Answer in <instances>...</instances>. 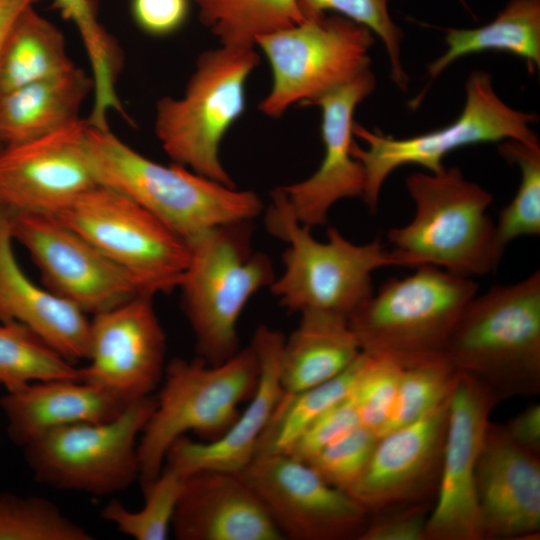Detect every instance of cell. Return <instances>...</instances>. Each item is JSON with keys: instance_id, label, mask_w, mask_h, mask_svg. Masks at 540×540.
Listing matches in <instances>:
<instances>
[{"instance_id": "6da1fadb", "label": "cell", "mask_w": 540, "mask_h": 540, "mask_svg": "<svg viewBox=\"0 0 540 540\" xmlns=\"http://www.w3.org/2000/svg\"><path fill=\"white\" fill-rule=\"evenodd\" d=\"M85 148L99 185L126 195L186 241L219 225L253 220L263 211L254 191L226 186L174 162H155L109 128L88 123Z\"/></svg>"}, {"instance_id": "7a4b0ae2", "label": "cell", "mask_w": 540, "mask_h": 540, "mask_svg": "<svg viewBox=\"0 0 540 540\" xmlns=\"http://www.w3.org/2000/svg\"><path fill=\"white\" fill-rule=\"evenodd\" d=\"M413 219L388 232L398 266H435L472 278L497 268L504 250L487 215L493 196L467 180L458 167L406 178Z\"/></svg>"}, {"instance_id": "3957f363", "label": "cell", "mask_w": 540, "mask_h": 540, "mask_svg": "<svg viewBox=\"0 0 540 540\" xmlns=\"http://www.w3.org/2000/svg\"><path fill=\"white\" fill-rule=\"evenodd\" d=\"M445 359L497 401L540 391V271L472 298L445 347Z\"/></svg>"}, {"instance_id": "277c9868", "label": "cell", "mask_w": 540, "mask_h": 540, "mask_svg": "<svg viewBox=\"0 0 540 540\" xmlns=\"http://www.w3.org/2000/svg\"><path fill=\"white\" fill-rule=\"evenodd\" d=\"M253 220L216 226L187 241L190 260L178 288L198 357L219 365L241 348L240 315L276 275L270 257L252 250Z\"/></svg>"}, {"instance_id": "5b68a950", "label": "cell", "mask_w": 540, "mask_h": 540, "mask_svg": "<svg viewBox=\"0 0 540 540\" xmlns=\"http://www.w3.org/2000/svg\"><path fill=\"white\" fill-rule=\"evenodd\" d=\"M478 285L424 265L384 283L347 319L361 351L407 368L444 357L447 341Z\"/></svg>"}, {"instance_id": "8992f818", "label": "cell", "mask_w": 540, "mask_h": 540, "mask_svg": "<svg viewBox=\"0 0 540 540\" xmlns=\"http://www.w3.org/2000/svg\"><path fill=\"white\" fill-rule=\"evenodd\" d=\"M259 373L251 345L219 365L200 357L170 361L139 438L141 488L160 475L169 448L181 436L193 432L205 442L221 437L238 418L240 404L253 396Z\"/></svg>"}, {"instance_id": "52a82bcc", "label": "cell", "mask_w": 540, "mask_h": 540, "mask_svg": "<svg viewBox=\"0 0 540 540\" xmlns=\"http://www.w3.org/2000/svg\"><path fill=\"white\" fill-rule=\"evenodd\" d=\"M266 225L288 244L282 254L283 273L269 289L289 312L314 309L348 317L374 293L373 272L398 266L379 239L359 245L329 228L327 241L316 240L311 228L292 215L277 189L272 192Z\"/></svg>"}, {"instance_id": "ba28073f", "label": "cell", "mask_w": 540, "mask_h": 540, "mask_svg": "<svg viewBox=\"0 0 540 540\" xmlns=\"http://www.w3.org/2000/svg\"><path fill=\"white\" fill-rule=\"evenodd\" d=\"M254 47L202 52L179 98L156 103L154 130L172 162L229 187H236L220 159V145L245 110L246 83L258 66Z\"/></svg>"}, {"instance_id": "9c48e42d", "label": "cell", "mask_w": 540, "mask_h": 540, "mask_svg": "<svg viewBox=\"0 0 540 540\" xmlns=\"http://www.w3.org/2000/svg\"><path fill=\"white\" fill-rule=\"evenodd\" d=\"M465 103L461 114L452 123L424 134L395 138L380 131H371L354 122L353 134L366 143L355 141L352 156L365 171L362 196L371 213L377 211L381 188L397 168L419 165L430 173H440L446 167L445 156L464 146L516 140L539 145L531 124L537 115L516 110L495 92L492 77L482 70L473 71L465 83Z\"/></svg>"}, {"instance_id": "30bf717a", "label": "cell", "mask_w": 540, "mask_h": 540, "mask_svg": "<svg viewBox=\"0 0 540 540\" xmlns=\"http://www.w3.org/2000/svg\"><path fill=\"white\" fill-rule=\"evenodd\" d=\"M373 33L338 14L304 20L260 37L272 86L259 110L281 117L292 105H311L370 69Z\"/></svg>"}, {"instance_id": "8fae6325", "label": "cell", "mask_w": 540, "mask_h": 540, "mask_svg": "<svg viewBox=\"0 0 540 540\" xmlns=\"http://www.w3.org/2000/svg\"><path fill=\"white\" fill-rule=\"evenodd\" d=\"M156 405L149 395L116 418L55 429L23 447L37 481L56 489L106 496L139 480L138 443Z\"/></svg>"}, {"instance_id": "7c38bea8", "label": "cell", "mask_w": 540, "mask_h": 540, "mask_svg": "<svg viewBox=\"0 0 540 540\" xmlns=\"http://www.w3.org/2000/svg\"><path fill=\"white\" fill-rule=\"evenodd\" d=\"M55 216L126 270L146 294L177 288L188 267L187 241L111 188L98 184Z\"/></svg>"}, {"instance_id": "4fadbf2b", "label": "cell", "mask_w": 540, "mask_h": 540, "mask_svg": "<svg viewBox=\"0 0 540 540\" xmlns=\"http://www.w3.org/2000/svg\"><path fill=\"white\" fill-rule=\"evenodd\" d=\"M239 475L284 539L358 540L368 523L369 513L349 493L288 454L254 457Z\"/></svg>"}, {"instance_id": "5bb4252c", "label": "cell", "mask_w": 540, "mask_h": 540, "mask_svg": "<svg viewBox=\"0 0 540 540\" xmlns=\"http://www.w3.org/2000/svg\"><path fill=\"white\" fill-rule=\"evenodd\" d=\"M4 210L13 240L29 252L50 290L86 314L144 293L126 270L55 215Z\"/></svg>"}, {"instance_id": "9a60e30c", "label": "cell", "mask_w": 540, "mask_h": 540, "mask_svg": "<svg viewBox=\"0 0 540 540\" xmlns=\"http://www.w3.org/2000/svg\"><path fill=\"white\" fill-rule=\"evenodd\" d=\"M87 119L0 148V207L57 215L98 185L85 148Z\"/></svg>"}, {"instance_id": "2e32d148", "label": "cell", "mask_w": 540, "mask_h": 540, "mask_svg": "<svg viewBox=\"0 0 540 540\" xmlns=\"http://www.w3.org/2000/svg\"><path fill=\"white\" fill-rule=\"evenodd\" d=\"M497 403L486 387L458 371L449 400L442 472L427 521L426 540H482L475 468Z\"/></svg>"}, {"instance_id": "e0dca14e", "label": "cell", "mask_w": 540, "mask_h": 540, "mask_svg": "<svg viewBox=\"0 0 540 540\" xmlns=\"http://www.w3.org/2000/svg\"><path fill=\"white\" fill-rule=\"evenodd\" d=\"M152 297L141 293L94 314L82 381L129 403L151 395L163 379L166 355V337Z\"/></svg>"}, {"instance_id": "ac0fdd59", "label": "cell", "mask_w": 540, "mask_h": 540, "mask_svg": "<svg viewBox=\"0 0 540 540\" xmlns=\"http://www.w3.org/2000/svg\"><path fill=\"white\" fill-rule=\"evenodd\" d=\"M449 400L450 396L418 420L378 438L365 471L347 491L369 515L435 501L449 424Z\"/></svg>"}, {"instance_id": "d6986e66", "label": "cell", "mask_w": 540, "mask_h": 540, "mask_svg": "<svg viewBox=\"0 0 540 540\" xmlns=\"http://www.w3.org/2000/svg\"><path fill=\"white\" fill-rule=\"evenodd\" d=\"M375 87V75L368 69L311 104L322 112L323 159L308 178L276 188L302 225L309 228L325 225L335 203L345 198H362L365 171L351 153L354 113Z\"/></svg>"}, {"instance_id": "ffe728a7", "label": "cell", "mask_w": 540, "mask_h": 540, "mask_svg": "<svg viewBox=\"0 0 540 540\" xmlns=\"http://www.w3.org/2000/svg\"><path fill=\"white\" fill-rule=\"evenodd\" d=\"M482 540L540 535V455L515 443L504 424L489 422L476 462Z\"/></svg>"}, {"instance_id": "44dd1931", "label": "cell", "mask_w": 540, "mask_h": 540, "mask_svg": "<svg viewBox=\"0 0 540 540\" xmlns=\"http://www.w3.org/2000/svg\"><path fill=\"white\" fill-rule=\"evenodd\" d=\"M285 336L260 325L250 345L259 360V379L246 409L231 427L214 441H193L186 435L169 448L164 466L187 477L201 470L241 473L254 459L258 441L268 426L283 391L280 361Z\"/></svg>"}, {"instance_id": "7402d4cb", "label": "cell", "mask_w": 540, "mask_h": 540, "mask_svg": "<svg viewBox=\"0 0 540 540\" xmlns=\"http://www.w3.org/2000/svg\"><path fill=\"white\" fill-rule=\"evenodd\" d=\"M171 528L179 540H283L264 505L239 474L188 475Z\"/></svg>"}, {"instance_id": "603a6c76", "label": "cell", "mask_w": 540, "mask_h": 540, "mask_svg": "<svg viewBox=\"0 0 540 540\" xmlns=\"http://www.w3.org/2000/svg\"><path fill=\"white\" fill-rule=\"evenodd\" d=\"M7 212L0 207V322L17 321L71 362L88 359L90 321L71 301L34 284L19 266Z\"/></svg>"}, {"instance_id": "cb8c5ba5", "label": "cell", "mask_w": 540, "mask_h": 540, "mask_svg": "<svg viewBox=\"0 0 540 540\" xmlns=\"http://www.w3.org/2000/svg\"><path fill=\"white\" fill-rule=\"evenodd\" d=\"M130 404L103 387L80 380L33 382L6 391L0 398L7 433L21 447L64 426L112 420Z\"/></svg>"}, {"instance_id": "d4e9b609", "label": "cell", "mask_w": 540, "mask_h": 540, "mask_svg": "<svg viewBox=\"0 0 540 540\" xmlns=\"http://www.w3.org/2000/svg\"><path fill=\"white\" fill-rule=\"evenodd\" d=\"M298 326L285 339L280 361L283 394L329 381L362 353L346 316L323 310L300 312Z\"/></svg>"}, {"instance_id": "484cf974", "label": "cell", "mask_w": 540, "mask_h": 540, "mask_svg": "<svg viewBox=\"0 0 540 540\" xmlns=\"http://www.w3.org/2000/svg\"><path fill=\"white\" fill-rule=\"evenodd\" d=\"M92 92L91 76L75 67L0 93V146L36 139L79 120L81 106Z\"/></svg>"}, {"instance_id": "4316f807", "label": "cell", "mask_w": 540, "mask_h": 540, "mask_svg": "<svg viewBox=\"0 0 540 540\" xmlns=\"http://www.w3.org/2000/svg\"><path fill=\"white\" fill-rule=\"evenodd\" d=\"M446 51L427 66L433 81L458 59L485 51L522 58L532 73L540 68V0H510L488 24L472 29H446Z\"/></svg>"}, {"instance_id": "83f0119b", "label": "cell", "mask_w": 540, "mask_h": 540, "mask_svg": "<svg viewBox=\"0 0 540 540\" xmlns=\"http://www.w3.org/2000/svg\"><path fill=\"white\" fill-rule=\"evenodd\" d=\"M75 67L61 30L31 6L17 18L1 49L0 93Z\"/></svg>"}, {"instance_id": "f1b7e54d", "label": "cell", "mask_w": 540, "mask_h": 540, "mask_svg": "<svg viewBox=\"0 0 540 540\" xmlns=\"http://www.w3.org/2000/svg\"><path fill=\"white\" fill-rule=\"evenodd\" d=\"M62 16L77 29L87 53L93 81V104L89 121L104 126L112 112L126 118V111L117 91L123 69V53L97 16L93 0H54Z\"/></svg>"}, {"instance_id": "f546056e", "label": "cell", "mask_w": 540, "mask_h": 540, "mask_svg": "<svg viewBox=\"0 0 540 540\" xmlns=\"http://www.w3.org/2000/svg\"><path fill=\"white\" fill-rule=\"evenodd\" d=\"M201 23L220 45L254 47L267 34L296 25L302 17L296 0H191Z\"/></svg>"}, {"instance_id": "4dcf8cb0", "label": "cell", "mask_w": 540, "mask_h": 540, "mask_svg": "<svg viewBox=\"0 0 540 540\" xmlns=\"http://www.w3.org/2000/svg\"><path fill=\"white\" fill-rule=\"evenodd\" d=\"M364 361L365 354L362 352L345 371L333 379L294 394H282L258 441L255 457L287 453L308 425L351 393Z\"/></svg>"}, {"instance_id": "1f68e13d", "label": "cell", "mask_w": 540, "mask_h": 540, "mask_svg": "<svg viewBox=\"0 0 540 540\" xmlns=\"http://www.w3.org/2000/svg\"><path fill=\"white\" fill-rule=\"evenodd\" d=\"M52 380L82 381V369L24 324L0 322V386L12 391Z\"/></svg>"}, {"instance_id": "d6a6232c", "label": "cell", "mask_w": 540, "mask_h": 540, "mask_svg": "<svg viewBox=\"0 0 540 540\" xmlns=\"http://www.w3.org/2000/svg\"><path fill=\"white\" fill-rule=\"evenodd\" d=\"M185 479L177 470L164 466L160 475L142 489L145 503L141 509L131 511L113 499L102 509L101 516L136 540H165Z\"/></svg>"}, {"instance_id": "836d02e7", "label": "cell", "mask_w": 540, "mask_h": 540, "mask_svg": "<svg viewBox=\"0 0 540 540\" xmlns=\"http://www.w3.org/2000/svg\"><path fill=\"white\" fill-rule=\"evenodd\" d=\"M499 152L521 171L517 192L495 225L498 243L505 250L518 237L540 234V146L506 140Z\"/></svg>"}, {"instance_id": "e575fe53", "label": "cell", "mask_w": 540, "mask_h": 540, "mask_svg": "<svg viewBox=\"0 0 540 540\" xmlns=\"http://www.w3.org/2000/svg\"><path fill=\"white\" fill-rule=\"evenodd\" d=\"M53 502L38 496L0 492V540H92Z\"/></svg>"}, {"instance_id": "d590c367", "label": "cell", "mask_w": 540, "mask_h": 540, "mask_svg": "<svg viewBox=\"0 0 540 540\" xmlns=\"http://www.w3.org/2000/svg\"><path fill=\"white\" fill-rule=\"evenodd\" d=\"M457 376L445 357L403 368L392 414L379 437L418 420L447 400Z\"/></svg>"}, {"instance_id": "8d00e7d4", "label": "cell", "mask_w": 540, "mask_h": 540, "mask_svg": "<svg viewBox=\"0 0 540 540\" xmlns=\"http://www.w3.org/2000/svg\"><path fill=\"white\" fill-rule=\"evenodd\" d=\"M304 18L314 19L334 11L377 35L384 44L390 62V77L394 84L406 91L409 78L401 58L403 32L394 23L388 10V0H296Z\"/></svg>"}, {"instance_id": "74e56055", "label": "cell", "mask_w": 540, "mask_h": 540, "mask_svg": "<svg viewBox=\"0 0 540 540\" xmlns=\"http://www.w3.org/2000/svg\"><path fill=\"white\" fill-rule=\"evenodd\" d=\"M402 369L392 361L365 354L363 367L351 391L361 424L378 437L392 414Z\"/></svg>"}, {"instance_id": "f35d334b", "label": "cell", "mask_w": 540, "mask_h": 540, "mask_svg": "<svg viewBox=\"0 0 540 540\" xmlns=\"http://www.w3.org/2000/svg\"><path fill=\"white\" fill-rule=\"evenodd\" d=\"M378 435L364 425L345 433L307 462L328 484L348 491L365 471Z\"/></svg>"}, {"instance_id": "ab89813d", "label": "cell", "mask_w": 540, "mask_h": 540, "mask_svg": "<svg viewBox=\"0 0 540 540\" xmlns=\"http://www.w3.org/2000/svg\"><path fill=\"white\" fill-rule=\"evenodd\" d=\"M359 425L360 415L350 393L308 425L284 454L307 463L329 444Z\"/></svg>"}, {"instance_id": "60d3db41", "label": "cell", "mask_w": 540, "mask_h": 540, "mask_svg": "<svg viewBox=\"0 0 540 540\" xmlns=\"http://www.w3.org/2000/svg\"><path fill=\"white\" fill-rule=\"evenodd\" d=\"M433 504L416 503L372 514L358 540H426Z\"/></svg>"}, {"instance_id": "b9f144b4", "label": "cell", "mask_w": 540, "mask_h": 540, "mask_svg": "<svg viewBox=\"0 0 540 540\" xmlns=\"http://www.w3.org/2000/svg\"><path fill=\"white\" fill-rule=\"evenodd\" d=\"M191 0H131L130 11L135 24L154 37L169 36L186 22Z\"/></svg>"}, {"instance_id": "7bdbcfd3", "label": "cell", "mask_w": 540, "mask_h": 540, "mask_svg": "<svg viewBox=\"0 0 540 540\" xmlns=\"http://www.w3.org/2000/svg\"><path fill=\"white\" fill-rule=\"evenodd\" d=\"M512 440L524 449L540 455V405L531 404L504 424Z\"/></svg>"}, {"instance_id": "ee69618b", "label": "cell", "mask_w": 540, "mask_h": 540, "mask_svg": "<svg viewBox=\"0 0 540 540\" xmlns=\"http://www.w3.org/2000/svg\"><path fill=\"white\" fill-rule=\"evenodd\" d=\"M39 0H0V52L5 39L20 14ZM1 148V146H0Z\"/></svg>"}, {"instance_id": "f6af8a7d", "label": "cell", "mask_w": 540, "mask_h": 540, "mask_svg": "<svg viewBox=\"0 0 540 540\" xmlns=\"http://www.w3.org/2000/svg\"><path fill=\"white\" fill-rule=\"evenodd\" d=\"M462 3L464 2V0H460Z\"/></svg>"}]
</instances>
